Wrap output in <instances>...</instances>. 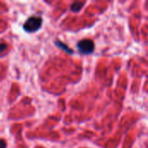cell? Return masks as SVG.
I'll return each instance as SVG.
<instances>
[{
	"mask_svg": "<svg viewBox=\"0 0 148 148\" xmlns=\"http://www.w3.org/2000/svg\"><path fill=\"white\" fill-rule=\"evenodd\" d=\"M84 2H75L71 4V10L74 11V12H78L79 10H81V9L83 7L84 5Z\"/></svg>",
	"mask_w": 148,
	"mask_h": 148,
	"instance_id": "3957f363",
	"label": "cell"
},
{
	"mask_svg": "<svg viewBox=\"0 0 148 148\" xmlns=\"http://www.w3.org/2000/svg\"><path fill=\"white\" fill-rule=\"evenodd\" d=\"M56 44L58 47L62 48V49H63L64 51H66V52L69 53V54H73V53H74L73 50H71L67 45H65L63 42H60V41H56Z\"/></svg>",
	"mask_w": 148,
	"mask_h": 148,
	"instance_id": "277c9868",
	"label": "cell"
},
{
	"mask_svg": "<svg viewBox=\"0 0 148 148\" xmlns=\"http://www.w3.org/2000/svg\"><path fill=\"white\" fill-rule=\"evenodd\" d=\"M6 49V44L5 43H0V52Z\"/></svg>",
	"mask_w": 148,
	"mask_h": 148,
	"instance_id": "8992f818",
	"label": "cell"
},
{
	"mask_svg": "<svg viewBox=\"0 0 148 148\" xmlns=\"http://www.w3.org/2000/svg\"><path fill=\"white\" fill-rule=\"evenodd\" d=\"M42 24V18L40 16H30L23 23V28L28 33H34L37 31Z\"/></svg>",
	"mask_w": 148,
	"mask_h": 148,
	"instance_id": "6da1fadb",
	"label": "cell"
},
{
	"mask_svg": "<svg viewBox=\"0 0 148 148\" xmlns=\"http://www.w3.org/2000/svg\"><path fill=\"white\" fill-rule=\"evenodd\" d=\"M0 148H6V142L3 140H0Z\"/></svg>",
	"mask_w": 148,
	"mask_h": 148,
	"instance_id": "5b68a950",
	"label": "cell"
},
{
	"mask_svg": "<svg viewBox=\"0 0 148 148\" xmlns=\"http://www.w3.org/2000/svg\"><path fill=\"white\" fill-rule=\"evenodd\" d=\"M76 47L81 54L90 55L95 50V42L90 39H83L77 43Z\"/></svg>",
	"mask_w": 148,
	"mask_h": 148,
	"instance_id": "7a4b0ae2",
	"label": "cell"
}]
</instances>
